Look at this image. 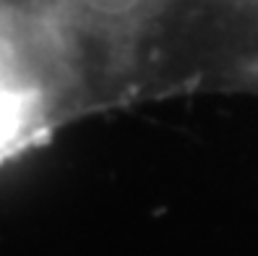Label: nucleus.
<instances>
[{
  "label": "nucleus",
  "instance_id": "nucleus-1",
  "mask_svg": "<svg viewBox=\"0 0 258 256\" xmlns=\"http://www.w3.org/2000/svg\"><path fill=\"white\" fill-rule=\"evenodd\" d=\"M68 19L102 39H128L162 11L167 0H60Z\"/></svg>",
  "mask_w": 258,
  "mask_h": 256
}]
</instances>
